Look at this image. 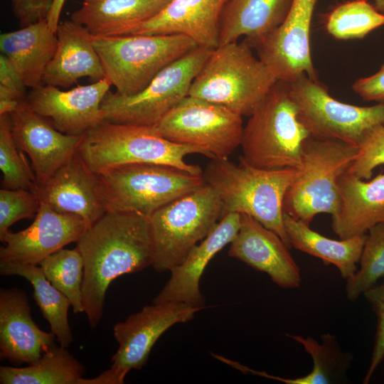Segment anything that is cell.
Segmentation results:
<instances>
[{"instance_id":"6da1fadb","label":"cell","mask_w":384,"mask_h":384,"mask_svg":"<svg viewBox=\"0 0 384 384\" xmlns=\"http://www.w3.org/2000/svg\"><path fill=\"white\" fill-rule=\"evenodd\" d=\"M76 243L84 262L82 304L90 326L95 329L101 320L111 282L153 265L149 217L136 212L107 211L87 228Z\"/></svg>"},{"instance_id":"7a4b0ae2","label":"cell","mask_w":384,"mask_h":384,"mask_svg":"<svg viewBox=\"0 0 384 384\" xmlns=\"http://www.w3.org/2000/svg\"><path fill=\"white\" fill-rule=\"evenodd\" d=\"M298 172L296 168L259 169L240 158L238 164L228 159H211L203 176L220 197L221 218L231 213L250 215L278 235L290 248L283 203Z\"/></svg>"},{"instance_id":"3957f363","label":"cell","mask_w":384,"mask_h":384,"mask_svg":"<svg viewBox=\"0 0 384 384\" xmlns=\"http://www.w3.org/2000/svg\"><path fill=\"white\" fill-rule=\"evenodd\" d=\"M311 136L299 118L288 83L277 80L244 127L240 159L259 169H298Z\"/></svg>"},{"instance_id":"277c9868","label":"cell","mask_w":384,"mask_h":384,"mask_svg":"<svg viewBox=\"0 0 384 384\" xmlns=\"http://www.w3.org/2000/svg\"><path fill=\"white\" fill-rule=\"evenodd\" d=\"M277 81L245 41L233 42L211 50L188 95L250 117Z\"/></svg>"},{"instance_id":"5b68a950","label":"cell","mask_w":384,"mask_h":384,"mask_svg":"<svg viewBox=\"0 0 384 384\" xmlns=\"http://www.w3.org/2000/svg\"><path fill=\"white\" fill-rule=\"evenodd\" d=\"M78 154L95 174L129 164L149 163L171 166L193 174L203 169L188 164L185 157L202 149L174 143L161 136L154 127L102 122L86 132Z\"/></svg>"},{"instance_id":"8992f818","label":"cell","mask_w":384,"mask_h":384,"mask_svg":"<svg viewBox=\"0 0 384 384\" xmlns=\"http://www.w3.org/2000/svg\"><path fill=\"white\" fill-rule=\"evenodd\" d=\"M105 78L118 94L143 90L165 67L198 46L181 34L94 36Z\"/></svg>"},{"instance_id":"52a82bcc","label":"cell","mask_w":384,"mask_h":384,"mask_svg":"<svg viewBox=\"0 0 384 384\" xmlns=\"http://www.w3.org/2000/svg\"><path fill=\"white\" fill-rule=\"evenodd\" d=\"M358 146L311 136L304 144L299 172L284 199V212L309 225L319 213L335 214L340 203L338 180Z\"/></svg>"},{"instance_id":"ba28073f","label":"cell","mask_w":384,"mask_h":384,"mask_svg":"<svg viewBox=\"0 0 384 384\" xmlns=\"http://www.w3.org/2000/svg\"><path fill=\"white\" fill-rule=\"evenodd\" d=\"M96 174L106 212H136L148 217L206 183L203 174L149 163L120 165Z\"/></svg>"},{"instance_id":"9c48e42d","label":"cell","mask_w":384,"mask_h":384,"mask_svg":"<svg viewBox=\"0 0 384 384\" xmlns=\"http://www.w3.org/2000/svg\"><path fill=\"white\" fill-rule=\"evenodd\" d=\"M222 201L206 183L157 209L149 217L154 247L153 267L170 271L183 262L221 218Z\"/></svg>"},{"instance_id":"30bf717a","label":"cell","mask_w":384,"mask_h":384,"mask_svg":"<svg viewBox=\"0 0 384 384\" xmlns=\"http://www.w3.org/2000/svg\"><path fill=\"white\" fill-rule=\"evenodd\" d=\"M211 50L197 46L165 67L134 95L109 91L101 103L102 122L155 127L188 95L192 82Z\"/></svg>"},{"instance_id":"8fae6325","label":"cell","mask_w":384,"mask_h":384,"mask_svg":"<svg viewBox=\"0 0 384 384\" xmlns=\"http://www.w3.org/2000/svg\"><path fill=\"white\" fill-rule=\"evenodd\" d=\"M165 139L228 159L241 144L242 116L219 104L187 95L154 127Z\"/></svg>"},{"instance_id":"7c38bea8","label":"cell","mask_w":384,"mask_h":384,"mask_svg":"<svg viewBox=\"0 0 384 384\" xmlns=\"http://www.w3.org/2000/svg\"><path fill=\"white\" fill-rule=\"evenodd\" d=\"M287 83L299 118L313 137L358 146L370 129L384 125V102L370 107L343 103L306 74Z\"/></svg>"},{"instance_id":"4fadbf2b","label":"cell","mask_w":384,"mask_h":384,"mask_svg":"<svg viewBox=\"0 0 384 384\" xmlns=\"http://www.w3.org/2000/svg\"><path fill=\"white\" fill-rule=\"evenodd\" d=\"M183 302H167L147 305L115 324L114 336L119 343L111 368L124 379L131 370H140L147 362L159 338L171 326L192 320L203 309Z\"/></svg>"},{"instance_id":"5bb4252c","label":"cell","mask_w":384,"mask_h":384,"mask_svg":"<svg viewBox=\"0 0 384 384\" xmlns=\"http://www.w3.org/2000/svg\"><path fill=\"white\" fill-rule=\"evenodd\" d=\"M316 0H294L284 21L252 48L277 80L302 74L318 80L310 51V30Z\"/></svg>"},{"instance_id":"9a60e30c","label":"cell","mask_w":384,"mask_h":384,"mask_svg":"<svg viewBox=\"0 0 384 384\" xmlns=\"http://www.w3.org/2000/svg\"><path fill=\"white\" fill-rule=\"evenodd\" d=\"M9 115L14 142L29 156L39 189L78 152L84 135L60 132L35 112L26 98Z\"/></svg>"},{"instance_id":"2e32d148","label":"cell","mask_w":384,"mask_h":384,"mask_svg":"<svg viewBox=\"0 0 384 384\" xmlns=\"http://www.w3.org/2000/svg\"><path fill=\"white\" fill-rule=\"evenodd\" d=\"M110 86L106 78L66 91L41 85L31 89L26 101L35 112L60 132L84 135L102 122L101 103Z\"/></svg>"},{"instance_id":"e0dca14e","label":"cell","mask_w":384,"mask_h":384,"mask_svg":"<svg viewBox=\"0 0 384 384\" xmlns=\"http://www.w3.org/2000/svg\"><path fill=\"white\" fill-rule=\"evenodd\" d=\"M87 224L79 217L59 213L41 203L32 224L0 236V262L38 265L48 255L77 242Z\"/></svg>"},{"instance_id":"ac0fdd59","label":"cell","mask_w":384,"mask_h":384,"mask_svg":"<svg viewBox=\"0 0 384 384\" xmlns=\"http://www.w3.org/2000/svg\"><path fill=\"white\" fill-rule=\"evenodd\" d=\"M228 255L266 273L277 285L294 289L302 282L299 265L281 238L250 215L240 214V226Z\"/></svg>"},{"instance_id":"d6986e66","label":"cell","mask_w":384,"mask_h":384,"mask_svg":"<svg viewBox=\"0 0 384 384\" xmlns=\"http://www.w3.org/2000/svg\"><path fill=\"white\" fill-rule=\"evenodd\" d=\"M53 332L36 325L26 294L21 289H0V359L31 364L55 343Z\"/></svg>"},{"instance_id":"ffe728a7","label":"cell","mask_w":384,"mask_h":384,"mask_svg":"<svg viewBox=\"0 0 384 384\" xmlns=\"http://www.w3.org/2000/svg\"><path fill=\"white\" fill-rule=\"evenodd\" d=\"M38 194L41 201L52 209L79 217L88 226L106 213L97 176L78 152L38 189Z\"/></svg>"},{"instance_id":"44dd1931","label":"cell","mask_w":384,"mask_h":384,"mask_svg":"<svg viewBox=\"0 0 384 384\" xmlns=\"http://www.w3.org/2000/svg\"><path fill=\"white\" fill-rule=\"evenodd\" d=\"M228 0H171L128 35H184L198 46H219L220 21Z\"/></svg>"},{"instance_id":"7402d4cb","label":"cell","mask_w":384,"mask_h":384,"mask_svg":"<svg viewBox=\"0 0 384 384\" xmlns=\"http://www.w3.org/2000/svg\"><path fill=\"white\" fill-rule=\"evenodd\" d=\"M240 226V213H231L223 216L210 233L191 250L183 262L170 270L169 280L153 304L179 302L205 308V299L199 288L201 276L215 254L232 242Z\"/></svg>"},{"instance_id":"603a6c76","label":"cell","mask_w":384,"mask_h":384,"mask_svg":"<svg viewBox=\"0 0 384 384\" xmlns=\"http://www.w3.org/2000/svg\"><path fill=\"white\" fill-rule=\"evenodd\" d=\"M57 48L48 63L43 85L68 87L85 77L98 81L105 78L100 58L87 29L71 19L60 22Z\"/></svg>"},{"instance_id":"cb8c5ba5","label":"cell","mask_w":384,"mask_h":384,"mask_svg":"<svg viewBox=\"0 0 384 384\" xmlns=\"http://www.w3.org/2000/svg\"><path fill=\"white\" fill-rule=\"evenodd\" d=\"M340 203L332 215V229L341 238L366 234L384 222V174L368 181L348 172L338 180Z\"/></svg>"},{"instance_id":"d4e9b609","label":"cell","mask_w":384,"mask_h":384,"mask_svg":"<svg viewBox=\"0 0 384 384\" xmlns=\"http://www.w3.org/2000/svg\"><path fill=\"white\" fill-rule=\"evenodd\" d=\"M294 0H228L220 21L219 46L240 37L251 48L285 19Z\"/></svg>"},{"instance_id":"484cf974","label":"cell","mask_w":384,"mask_h":384,"mask_svg":"<svg viewBox=\"0 0 384 384\" xmlns=\"http://www.w3.org/2000/svg\"><path fill=\"white\" fill-rule=\"evenodd\" d=\"M58 44L56 33L43 19L17 31L1 33V53L9 58L26 87L43 85L46 69Z\"/></svg>"},{"instance_id":"4316f807","label":"cell","mask_w":384,"mask_h":384,"mask_svg":"<svg viewBox=\"0 0 384 384\" xmlns=\"http://www.w3.org/2000/svg\"><path fill=\"white\" fill-rule=\"evenodd\" d=\"M171 0H82L71 20L94 36H126Z\"/></svg>"},{"instance_id":"83f0119b","label":"cell","mask_w":384,"mask_h":384,"mask_svg":"<svg viewBox=\"0 0 384 384\" xmlns=\"http://www.w3.org/2000/svg\"><path fill=\"white\" fill-rule=\"evenodd\" d=\"M284 223L291 247L332 264L348 279L357 271L366 234L339 240L311 230L309 225L284 212Z\"/></svg>"},{"instance_id":"f1b7e54d","label":"cell","mask_w":384,"mask_h":384,"mask_svg":"<svg viewBox=\"0 0 384 384\" xmlns=\"http://www.w3.org/2000/svg\"><path fill=\"white\" fill-rule=\"evenodd\" d=\"M85 367L67 348L54 343L26 367L0 366L1 384H80Z\"/></svg>"},{"instance_id":"f546056e","label":"cell","mask_w":384,"mask_h":384,"mask_svg":"<svg viewBox=\"0 0 384 384\" xmlns=\"http://www.w3.org/2000/svg\"><path fill=\"white\" fill-rule=\"evenodd\" d=\"M2 275H18L32 284L33 298L60 346L68 348L73 336L68 320L70 300L46 279L40 266L0 262Z\"/></svg>"},{"instance_id":"4dcf8cb0","label":"cell","mask_w":384,"mask_h":384,"mask_svg":"<svg viewBox=\"0 0 384 384\" xmlns=\"http://www.w3.org/2000/svg\"><path fill=\"white\" fill-rule=\"evenodd\" d=\"M300 343L313 361L309 373L295 378H282L287 384H331L340 383L346 379L347 373L353 359L351 352L343 351L335 335L329 333L321 335V343L312 337L287 335Z\"/></svg>"},{"instance_id":"1f68e13d","label":"cell","mask_w":384,"mask_h":384,"mask_svg":"<svg viewBox=\"0 0 384 384\" xmlns=\"http://www.w3.org/2000/svg\"><path fill=\"white\" fill-rule=\"evenodd\" d=\"M39 266L52 285L70 300L73 312H85L82 296L84 262L79 250L61 248L43 260Z\"/></svg>"},{"instance_id":"d6a6232c","label":"cell","mask_w":384,"mask_h":384,"mask_svg":"<svg viewBox=\"0 0 384 384\" xmlns=\"http://www.w3.org/2000/svg\"><path fill=\"white\" fill-rule=\"evenodd\" d=\"M384 25V14L366 0H352L336 6L327 15L325 28L338 40L359 39Z\"/></svg>"},{"instance_id":"836d02e7","label":"cell","mask_w":384,"mask_h":384,"mask_svg":"<svg viewBox=\"0 0 384 384\" xmlns=\"http://www.w3.org/2000/svg\"><path fill=\"white\" fill-rule=\"evenodd\" d=\"M368 232L359 260L360 268L346 279V298L351 302L384 276V222L375 225Z\"/></svg>"},{"instance_id":"e575fe53","label":"cell","mask_w":384,"mask_h":384,"mask_svg":"<svg viewBox=\"0 0 384 384\" xmlns=\"http://www.w3.org/2000/svg\"><path fill=\"white\" fill-rule=\"evenodd\" d=\"M0 169L2 188L26 189L38 193L35 176L23 151L14 142L9 114L0 115Z\"/></svg>"},{"instance_id":"d590c367","label":"cell","mask_w":384,"mask_h":384,"mask_svg":"<svg viewBox=\"0 0 384 384\" xmlns=\"http://www.w3.org/2000/svg\"><path fill=\"white\" fill-rule=\"evenodd\" d=\"M41 201L38 193L26 189L0 190V236L14 223L33 217Z\"/></svg>"},{"instance_id":"8d00e7d4","label":"cell","mask_w":384,"mask_h":384,"mask_svg":"<svg viewBox=\"0 0 384 384\" xmlns=\"http://www.w3.org/2000/svg\"><path fill=\"white\" fill-rule=\"evenodd\" d=\"M384 164V125L370 129L358 145V153L347 172L364 180H369L373 171Z\"/></svg>"},{"instance_id":"74e56055","label":"cell","mask_w":384,"mask_h":384,"mask_svg":"<svg viewBox=\"0 0 384 384\" xmlns=\"http://www.w3.org/2000/svg\"><path fill=\"white\" fill-rule=\"evenodd\" d=\"M373 310L377 326L371 359L363 383L370 382L373 373L384 360V282L375 285L363 294Z\"/></svg>"},{"instance_id":"f35d334b","label":"cell","mask_w":384,"mask_h":384,"mask_svg":"<svg viewBox=\"0 0 384 384\" xmlns=\"http://www.w3.org/2000/svg\"><path fill=\"white\" fill-rule=\"evenodd\" d=\"M11 1L14 14L22 27L46 19L53 2V0Z\"/></svg>"},{"instance_id":"ab89813d","label":"cell","mask_w":384,"mask_h":384,"mask_svg":"<svg viewBox=\"0 0 384 384\" xmlns=\"http://www.w3.org/2000/svg\"><path fill=\"white\" fill-rule=\"evenodd\" d=\"M352 89L366 101L384 102V63L374 75L357 80Z\"/></svg>"},{"instance_id":"60d3db41","label":"cell","mask_w":384,"mask_h":384,"mask_svg":"<svg viewBox=\"0 0 384 384\" xmlns=\"http://www.w3.org/2000/svg\"><path fill=\"white\" fill-rule=\"evenodd\" d=\"M0 85L26 97L25 95L26 86L21 77L9 58L1 53L0 55Z\"/></svg>"},{"instance_id":"b9f144b4","label":"cell","mask_w":384,"mask_h":384,"mask_svg":"<svg viewBox=\"0 0 384 384\" xmlns=\"http://www.w3.org/2000/svg\"><path fill=\"white\" fill-rule=\"evenodd\" d=\"M124 378L110 368L95 378H82L80 384H121L124 383Z\"/></svg>"},{"instance_id":"7bdbcfd3","label":"cell","mask_w":384,"mask_h":384,"mask_svg":"<svg viewBox=\"0 0 384 384\" xmlns=\"http://www.w3.org/2000/svg\"><path fill=\"white\" fill-rule=\"evenodd\" d=\"M66 0H53L52 7L46 18L49 28L56 33L60 23V16Z\"/></svg>"},{"instance_id":"ee69618b","label":"cell","mask_w":384,"mask_h":384,"mask_svg":"<svg viewBox=\"0 0 384 384\" xmlns=\"http://www.w3.org/2000/svg\"><path fill=\"white\" fill-rule=\"evenodd\" d=\"M373 6L378 11L384 14V0H374Z\"/></svg>"}]
</instances>
